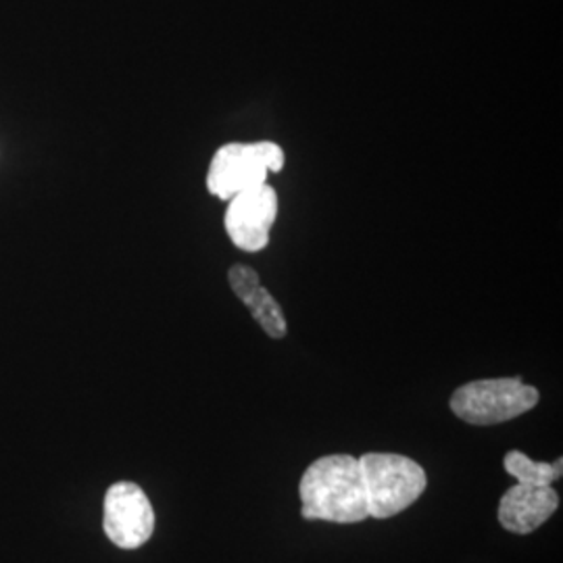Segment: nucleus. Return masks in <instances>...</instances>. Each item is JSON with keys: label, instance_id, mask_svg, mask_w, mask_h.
<instances>
[{"label": "nucleus", "instance_id": "1", "mask_svg": "<svg viewBox=\"0 0 563 563\" xmlns=\"http://www.w3.org/2000/svg\"><path fill=\"white\" fill-rule=\"evenodd\" d=\"M305 520L357 523L369 518L360 460L328 455L311 463L299 484Z\"/></svg>", "mask_w": 563, "mask_h": 563}, {"label": "nucleus", "instance_id": "2", "mask_svg": "<svg viewBox=\"0 0 563 563\" xmlns=\"http://www.w3.org/2000/svg\"><path fill=\"white\" fill-rule=\"evenodd\" d=\"M360 467L367 511L376 520H388L416 504L428 484L420 463L395 453H365Z\"/></svg>", "mask_w": 563, "mask_h": 563}, {"label": "nucleus", "instance_id": "3", "mask_svg": "<svg viewBox=\"0 0 563 563\" xmlns=\"http://www.w3.org/2000/svg\"><path fill=\"white\" fill-rule=\"evenodd\" d=\"M541 401V393L522 378H490L460 386L451 397V411L472 426H495L520 418Z\"/></svg>", "mask_w": 563, "mask_h": 563}, {"label": "nucleus", "instance_id": "4", "mask_svg": "<svg viewBox=\"0 0 563 563\" xmlns=\"http://www.w3.org/2000/svg\"><path fill=\"white\" fill-rule=\"evenodd\" d=\"M282 167L284 151L276 142H230L213 155L207 188L213 197L230 201L242 190L265 184L267 174H278Z\"/></svg>", "mask_w": 563, "mask_h": 563}, {"label": "nucleus", "instance_id": "5", "mask_svg": "<svg viewBox=\"0 0 563 563\" xmlns=\"http://www.w3.org/2000/svg\"><path fill=\"white\" fill-rule=\"evenodd\" d=\"M102 528L120 549H139L155 532V511L139 484L115 483L104 495Z\"/></svg>", "mask_w": 563, "mask_h": 563}, {"label": "nucleus", "instance_id": "6", "mask_svg": "<svg viewBox=\"0 0 563 563\" xmlns=\"http://www.w3.org/2000/svg\"><path fill=\"white\" fill-rule=\"evenodd\" d=\"M278 216V195L269 184H260L230 199L225 211V232L246 253L262 251L269 242Z\"/></svg>", "mask_w": 563, "mask_h": 563}, {"label": "nucleus", "instance_id": "7", "mask_svg": "<svg viewBox=\"0 0 563 563\" xmlns=\"http://www.w3.org/2000/svg\"><path fill=\"white\" fill-rule=\"evenodd\" d=\"M560 507V495L553 486L516 484L505 490L499 501V523L514 534L539 530Z\"/></svg>", "mask_w": 563, "mask_h": 563}, {"label": "nucleus", "instance_id": "8", "mask_svg": "<svg viewBox=\"0 0 563 563\" xmlns=\"http://www.w3.org/2000/svg\"><path fill=\"white\" fill-rule=\"evenodd\" d=\"M228 280L234 295L251 311L253 320L260 323L269 339H284L288 332V323L284 318L280 302L272 297L267 288H263L260 274L249 265H234L228 272Z\"/></svg>", "mask_w": 563, "mask_h": 563}, {"label": "nucleus", "instance_id": "9", "mask_svg": "<svg viewBox=\"0 0 563 563\" xmlns=\"http://www.w3.org/2000/svg\"><path fill=\"white\" fill-rule=\"evenodd\" d=\"M562 457L558 462H532L522 451H509L505 455L504 467L520 484L532 486H553L555 481L562 478Z\"/></svg>", "mask_w": 563, "mask_h": 563}]
</instances>
